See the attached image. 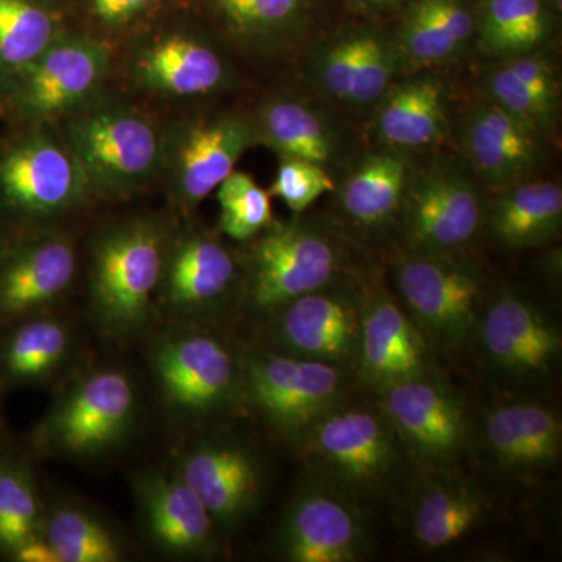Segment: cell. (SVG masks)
<instances>
[{"mask_svg": "<svg viewBox=\"0 0 562 562\" xmlns=\"http://www.w3.org/2000/svg\"><path fill=\"white\" fill-rule=\"evenodd\" d=\"M55 128L79 162L91 198L125 201L160 177L161 125L122 95L103 91Z\"/></svg>", "mask_w": 562, "mask_h": 562, "instance_id": "cell-1", "label": "cell"}, {"mask_svg": "<svg viewBox=\"0 0 562 562\" xmlns=\"http://www.w3.org/2000/svg\"><path fill=\"white\" fill-rule=\"evenodd\" d=\"M11 128L0 138V221L24 233L90 201L79 162L55 125Z\"/></svg>", "mask_w": 562, "mask_h": 562, "instance_id": "cell-2", "label": "cell"}, {"mask_svg": "<svg viewBox=\"0 0 562 562\" xmlns=\"http://www.w3.org/2000/svg\"><path fill=\"white\" fill-rule=\"evenodd\" d=\"M168 228L154 217H133L95 238L90 261V299L95 321L113 336H131L149 322L160 292Z\"/></svg>", "mask_w": 562, "mask_h": 562, "instance_id": "cell-3", "label": "cell"}, {"mask_svg": "<svg viewBox=\"0 0 562 562\" xmlns=\"http://www.w3.org/2000/svg\"><path fill=\"white\" fill-rule=\"evenodd\" d=\"M114 66L110 43L68 29L10 85L0 117L11 127L55 125L106 91Z\"/></svg>", "mask_w": 562, "mask_h": 562, "instance_id": "cell-4", "label": "cell"}, {"mask_svg": "<svg viewBox=\"0 0 562 562\" xmlns=\"http://www.w3.org/2000/svg\"><path fill=\"white\" fill-rule=\"evenodd\" d=\"M258 146L251 114L216 111L180 117L161 127L160 177L177 209L190 211L227 179Z\"/></svg>", "mask_w": 562, "mask_h": 562, "instance_id": "cell-5", "label": "cell"}, {"mask_svg": "<svg viewBox=\"0 0 562 562\" xmlns=\"http://www.w3.org/2000/svg\"><path fill=\"white\" fill-rule=\"evenodd\" d=\"M127 87L162 101H192L221 94L236 83L231 57L216 41L188 27L144 33L121 54Z\"/></svg>", "mask_w": 562, "mask_h": 562, "instance_id": "cell-6", "label": "cell"}, {"mask_svg": "<svg viewBox=\"0 0 562 562\" xmlns=\"http://www.w3.org/2000/svg\"><path fill=\"white\" fill-rule=\"evenodd\" d=\"M249 243L247 291L262 312H277L294 299L327 288L338 271L335 244L305 222L273 221Z\"/></svg>", "mask_w": 562, "mask_h": 562, "instance_id": "cell-7", "label": "cell"}, {"mask_svg": "<svg viewBox=\"0 0 562 562\" xmlns=\"http://www.w3.org/2000/svg\"><path fill=\"white\" fill-rule=\"evenodd\" d=\"M136 414V392L124 372L101 369L72 384L35 432L40 449L76 457L120 443Z\"/></svg>", "mask_w": 562, "mask_h": 562, "instance_id": "cell-8", "label": "cell"}, {"mask_svg": "<svg viewBox=\"0 0 562 562\" xmlns=\"http://www.w3.org/2000/svg\"><path fill=\"white\" fill-rule=\"evenodd\" d=\"M402 209L409 247L428 255L461 249L475 238L486 216L476 180L450 162L413 176Z\"/></svg>", "mask_w": 562, "mask_h": 562, "instance_id": "cell-9", "label": "cell"}, {"mask_svg": "<svg viewBox=\"0 0 562 562\" xmlns=\"http://www.w3.org/2000/svg\"><path fill=\"white\" fill-rule=\"evenodd\" d=\"M395 41L372 29H347L306 54L308 79L333 102L347 109L375 106L401 72Z\"/></svg>", "mask_w": 562, "mask_h": 562, "instance_id": "cell-10", "label": "cell"}, {"mask_svg": "<svg viewBox=\"0 0 562 562\" xmlns=\"http://www.w3.org/2000/svg\"><path fill=\"white\" fill-rule=\"evenodd\" d=\"M251 401L281 431L310 430L331 413L341 376L328 362L302 357L255 355L247 364Z\"/></svg>", "mask_w": 562, "mask_h": 562, "instance_id": "cell-11", "label": "cell"}, {"mask_svg": "<svg viewBox=\"0 0 562 562\" xmlns=\"http://www.w3.org/2000/svg\"><path fill=\"white\" fill-rule=\"evenodd\" d=\"M77 254L68 236L20 233L0 258V325L36 316L69 290Z\"/></svg>", "mask_w": 562, "mask_h": 562, "instance_id": "cell-12", "label": "cell"}, {"mask_svg": "<svg viewBox=\"0 0 562 562\" xmlns=\"http://www.w3.org/2000/svg\"><path fill=\"white\" fill-rule=\"evenodd\" d=\"M398 288L414 316L435 338L461 342L475 324L482 279L447 255L417 254L398 266Z\"/></svg>", "mask_w": 562, "mask_h": 562, "instance_id": "cell-13", "label": "cell"}, {"mask_svg": "<svg viewBox=\"0 0 562 562\" xmlns=\"http://www.w3.org/2000/svg\"><path fill=\"white\" fill-rule=\"evenodd\" d=\"M546 136L497 103H473L461 121L462 154L479 179L495 188L530 179L541 168Z\"/></svg>", "mask_w": 562, "mask_h": 562, "instance_id": "cell-14", "label": "cell"}, {"mask_svg": "<svg viewBox=\"0 0 562 562\" xmlns=\"http://www.w3.org/2000/svg\"><path fill=\"white\" fill-rule=\"evenodd\" d=\"M154 371L166 401L184 413H206L231 397L235 364L216 338L179 333L158 344Z\"/></svg>", "mask_w": 562, "mask_h": 562, "instance_id": "cell-15", "label": "cell"}, {"mask_svg": "<svg viewBox=\"0 0 562 562\" xmlns=\"http://www.w3.org/2000/svg\"><path fill=\"white\" fill-rule=\"evenodd\" d=\"M238 265L216 236L187 231L169 238L160 294L177 313H201L231 292Z\"/></svg>", "mask_w": 562, "mask_h": 562, "instance_id": "cell-16", "label": "cell"}, {"mask_svg": "<svg viewBox=\"0 0 562 562\" xmlns=\"http://www.w3.org/2000/svg\"><path fill=\"white\" fill-rule=\"evenodd\" d=\"M322 288L281 306L276 336L297 357L322 362L347 360L360 347L361 312L344 292Z\"/></svg>", "mask_w": 562, "mask_h": 562, "instance_id": "cell-17", "label": "cell"}, {"mask_svg": "<svg viewBox=\"0 0 562 562\" xmlns=\"http://www.w3.org/2000/svg\"><path fill=\"white\" fill-rule=\"evenodd\" d=\"M482 333L491 360L516 375H543L561 353V333L553 322L517 295L491 303Z\"/></svg>", "mask_w": 562, "mask_h": 562, "instance_id": "cell-18", "label": "cell"}, {"mask_svg": "<svg viewBox=\"0 0 562 562\" xmlns=\"http://www.w3.org/2000/svg\"><path fill=\"white\" fill-rule=\"evenodd\" d=\"M384 408L392 424L417 452L449 458L468 438L464 413L449 392L422 376L384 387Z\"/></svg>", "mask_w": 562, "mask_h": 562, "instance_id": "cell-19", "label": "cell"}, {"mask_svg": "<svg viewBox=\"0 0 562 562\" xmlns=\"http://www.w3.org/2000/svg\"><path fill=\"white\" fill-rule=\"evenodd\" d=\"M179 475L198 494L213 522L241 519L260 492V469L254 454L233 443H202L180 464Z\"/></svg>", "mask_w": 562, "mask_h": 562, "instance_id": "cell-20", "label": "cell"}, {"mask_svg": "<svg viewBox=\"0 0 562 562\" xmlns=\"http://www.w3.org/2000/svg\"><path fill=\"white\" fill-rule=\"evenodd\" d=\"M135 491L151 541L165 552L192 557L213 547V519L180 475L143 473Z\"/></svg>", "mask_w": 562, "mask_h": 562, "instance_id": "cell-21", "label": "cell"}, {"mask_svg": "<svg viewBox=\"0 0 562 562\" xmlns=\"http://www.w3.org/2000/svg\"><path fill=\"white\" fill-rule=\"evenodd\" d=\"M362 527L357 514L335 495L306 492L295 501L281 530V547L294 562L357 560Z\"/></svg>", "mask_w": 562, "mask_h": 562, "instance_id": "cell-22", "label": "cell"}, {"mask_svg": "<svg viewBox=\"0 0 562 562\" xmlns=\"http://www.w3.org/2000/svg\"><path fill=\"white\" fill-rule=\"evenodd\" d=\"M310 431L316 457L351 483L379 482L394 461L391 432L372 413H328Z\"/></svg>", "mask_w": 562, "mask_h": 562, "instance_id": "cell-23", "label": "cell"}, {"mask_svg": "<svg viewBox=\"0 0 562 562\" xmlns=\"http://www.w3.org/2000/svg\"><path fill=\"white\" fill-rule=\"evenodd\" d=\"M375 106L376 133L394 149L430 147L449 127V91L431 72L394 81Z\"/></svg>", "mask_w": 562, "mask_h": 562, "instance_id": "cell-24", "label": "cell"}, {"mask_svg": "<svg viewBox=\"0 0 562 562\" xmlns=\"http://www.w3.org/2000/svg\"><path fill=\"white\" fill-rule=\"evenodd\" d=\"M258 146L268 147L279 158H299L331 165L341 157L344 136L327 114L305 99L291 94L266 98L251 114Z\"/></svg>", "mask_w": 562, "mask_h": 562, "instance_id": "cell-25", "label": "cell"}, {"mask_svg": "<svg viewBox=\"0 0 562 562\" xmlns=\"http://www.w3.org/2000/svg\"><path fill=\"white\" fill-rule=\"evenodd\" d=\"M362 369L383 387L417 379L425 372V344L412 321L386 297L361 313Z\"/></svg>", "mask_w": 562, "mask_h": 562, "instance_id": "cell-26", "label": "cell"}, {"mask_svg": "<svg viewBox=\"0 0 562 562\" xmlns=\"http://www.w3.org/2000/svg\"><path fill=\"white\" fill-rule=\"evenodd\" d=\"M413 176L405 151L387 146L369 151L344 179L339 205L353 224L382 227L402 209Z\"/></svg>", "mask_w": 562, "mask_h": 562, "instance_id": "cell-27", "label": "cell"}, {"mask_svg": "<svg viewBox=\"0 0 562 562\" xmlns=\"http://www.w3.org/2000/svg\"><path fill=\"white\" fill-rule=\"evenodd\" d=\"M492 238L512 249H527L550 241L561 231L562 190L553 181L524 180L502 188L486 209Z\"/></svg>", "mask_w": 562, "mask_h": 562, "instance_id": "cell-28", "label": "cell"}, {"mask_svg": "<svg viewBox=\"0 0 562 562\" xmlns=\"http://www.w3.org/2000/svg\"><path fill=\"white\" fill-rule=\"evenodd\" d=\"M473 33L475 16L464 0H413L394 41L403 60L439 65L457 58Z\"/></svg>", "mask_w": 562, "mask_h": 562, "instance_id": "cell-29", "label": "cell"}, {"mask_svg": "<svg viewBox=\"0 0 562 562\" xmlns=\"http://www.w3.org/2000/svg\"><path fill=\"white\" fill-rule=\"evenodd\" d=\"M486 432L495 457L508 468H546L560 454V419L550 409L532 403L495 409L487 417Z\"/></svg>", "mask_w": 562, "mask_h": 562, "instance_id": "cell-30", "label": "cell"}, {"mask_svg": "<svg viewBox=\"0 0 562 562\" xmlns=\"http://www.w3.org/2000/svg\"><path fill=\"white\" fill-rule=\"evenodd\" d=\"M66 31L61 11L52 0H0V99Z\"/></svg>", "mask_w": 562, "mask_h": 562, "instance_id": "cell-31", "label": "cell"}, {"mask_svg": "<svg viewBox=\"0 0 562 562\" xmlns=\"http://www.w3.org/2000/svg\"><path fill=\"white\" fill-rule=\"evenodd\" d=\"M70 335L60 321L25 317L0 338V386L44 382L68 357Z\"/></svg>", "mask_w": 562, "mask_h": 562, "instance_id": "cell-32", "label": "cell"}, {"mask_svg": "<svg viewBox=\"0 0 562 562\" xmlns=\"http://www.w3.org/2000/svg\"><path fill=\"white\" fill-rule=\"evenodd\" d=\"M475 32L484 54L506 60L538 52L552 32V13L546 0H484Z\"/></svg>", "mask_w": 562, "mask_h": 562, "instance_id": "cell-33", "label": "cell"}, {"mask_svg": "<svg viewBox=\"0 0 562 562\" xmlns=\"http://www.w3.org/2000/svg\"><path fill=\"white\" fill-rule=\"evenodd\" d=\"M225 32L254 54L279 52L297 32L305 0H209Z\"/></svg>", "mask_w": 562, "mask_h": 562, "instance_id": "cell-34", "label": "cell"}, {"mask_svg": "<svg viewBox=\"0 0 562 562\" xmlns=\"http://www.w3.org/2000/svg\"><path fill=\"white\" fill-rule=\"evenodd\" d=\"M43 519L31 465L0 452V557L13 560L21 547L43 536Z\"/></svg>", "mask_w": 562, "mask_h": 562, "instance_id": "cell-35", "label": "cell"}, {"mask_svg": "<svg viewBox=\"0 0 562 562\" xmlns=\"http://www.w3.org/2000/svg\"><path fill=\"white\" fill-rule=\"evenodd\" d=\"M482 495L462 486H438L425 492L414 513V535L428 549L460 541L482 520Z\"/></svg>", "mask_w": 562, "mask_h": 562, "instance_id": "cell-36", "label": "cell"}, {"mask_svg": "<svg viewBox=\"0 0 562 562\" xmlns=\"http://www.w3.org/2000/svg\"><path fill=\"white\" fill-rule=\"evenodd\" d=\"M43 538L54 549L58 562H117L121 543L113 532L76 506H60L43 519Z\"/></svg>", "mask_w": 562, "mask_h": 562, "instance_id": "cell-37", "label": "cell"}, {"mask_svg": "<svg viewBox=\"0 0 562 562\" xmlns=\"http://www.w3.org/2000/svg\"><path fill=\"white\" fill-rule=\"evenodd\" d=\"M220 231L238 243H249L273 222L272 195L251 176L233 171L216 190Z\"/></svg>", "mask_w": 562, "mask_h": 562, "instance_id": "cell-38", "label": "cell"}, {"mask_svg": "<svg viewBox=\"0 0 562 562\" xmlns=\"http://www.w3.org/2000/svg\"><path fill=\"white\" fill-rule=\"evenodd\" d=\"M484 87L486 98L517 120L530 125L543 136L553 131L558 114L542 105L530 88L509 72L502 61L487 72Z\"/></svg>", "mask_w": 562, "mask_h": 562, "instance_id": "cell-39", "label": "cell"}, {"mask_svg": "<svg viewBox=\"0 0 562 562\" xmlns=\"http://www.w3.org/2000/svg\"><path fill=\"white\" fill-rule=\"evenodd\" d=\"M335 190V181L324 166L299 158H280L269 194L280 199L292 213H303L322 195Z\"/></svg>", "mask_w": 562, "mask_h": 562, "instance_id": "cell-40", "label": "cell"}, {"mask_svg": "<svg viewBox=\"0 0 562 562\" xmlns=\"http://www.w3.org/2000/svg\"><path fill=\"white\" fill-rule=\"evenodd\" d=\"M161 2L162 0H85V14L91 25L87 32L110 43V38L127 32Z\"/></svg>", "mask_w": 562, "mask_h": 562, "instance_id": "cell-41", "label": "cell"}, {"mask_svg": "<svg viewBox=\"0 0 562 562\" xmlns=\"http://www.w3.org/2000/svg\"><path fill=\"white\" fill-rule=\"evenodd\" d=\"M503 66L530 88L532 94L547 109L558 114L560 85L552 63L538 52L501 60Z\"/></svg>", "mask_w": 562, "mask_h": 562, "instance_id": "cell-42", "label": "cell"}, {"mask_svg": "<svg viewBox=\"0 0 562 562\" xmlns=\"http://www.w3.org/2000/svg\"><path fill=\"white\" fill-rule=\"evenodd\" d=\"M16 562H58L57 554L54 549L47 543L43 536L33 539V541L25 543L16 553L13 560Z\"/></svg>", "mask_w": 562, "mask_h": 562, "instance_id": "cell-43", "label": "cell"}, {"mask_svg": "<svg viewBox=\"0 0 562 562\" xmlns=\"http://www.w3.org/2000/svg\"><path fill=\"white\" fill-rule=\"evenodd\" d=\"M18 235H20V233L10 228L5 222L0 221V258L5 255V251L9 250L11 243L14 241V238H16Z\"/></svg>", "mask_w": 562, "mask_h": 562, "instance_id": "cell-44", "label": "cell"}, {"mask_svg": "<svg viewBox=\"0 0 562 562\" xmlns=\"http://www.w3.org/2000/svg\"><path fill=\"white\" fill-rule=\"evenodd\" d=\"M358 5L364 7V9L369 10H384L390 9V7L395 5L398 0H355Z\"/></svg>", "mask_w": 562, "mask_h": 562, "instance_id": "cell-45", "label": "cell"}, {"mask_svg": "<svg viewBox=\"0 0 562 562\" xmlns=\"http://www.w3.org/2000/svg\"><path fill=\"white\" fill-rule=\"evenodd\" d=\"M547 5L550 7V9H553L554 11H558V13H561L562 9V0H546Z\"/></svg>", "mask_w": 562, "mask_h": 562, "instance_id": "cell-46", "label": "cell"}]
</instances>
